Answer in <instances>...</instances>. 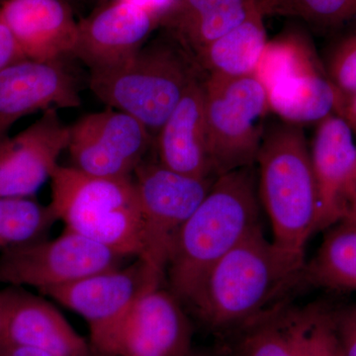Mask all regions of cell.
Segmentation results:
<instances>
[{"instance_id": "1", "label": "cell", "mask_w": 356, "mask_h": 356, "mask_svg": "<svg viewBox=\"0 0 356 356\" xmlns=\"http://www.w3.org/2000/svg\"><path fill=\"white\" fill-rule=\"evenodd\" d=\"M305 255L278 247L257 229L215 264L191 305L220 337L241 331L283 304L305 280Z\"/></svg>"}, {"instance_id": "2", "label": "cell", "mask_w": 356, "mask_h": 356, "mask_svg": "<svg viewBox=\"0 0 356 356\" xmlns=\"http://www.w3.org/2000/svg\"><path fill=\"white\" fill-rule=\"evenodd\" d=\"M257 165L220 175L178 232L165 268L166 286L188 309L212 267L261 228Z\"/></svg>"}, {"instance_id": "3", "label": "cell", "mask_w": 356, "mask_h": 356, "mask_svg": "<svg viewBox=\"0 0 356 356\" xmlns=\"http://www.w3.org/2000/svg\"><path fill=\"white\" fill-rule=\"evenodd\" d=\"M257 189L273 242L305 255L318 232V195L310 147L301 126L280 121L266 124L257 156Z\"/></svg>"}, {"instance_id": "4", "label": "cell", "mask_w": 356, "mask_h": 356, "mask_svg": "<svg viewBox=\"0 0 356 356\" xmlns=\"http://www.w3.org/2000/svg\"><path fill=\"white\" fill-rule=\"evenodd\" d=\"M205 76L193 56L170 36L145 44L116 67L91 72L89 86L110 108L131 115L156 137L185 92Z\"/></svg>"}, {"instance_id": "5", "label": "cell", "mask_w": 356, "mask_h": 356, "mask_svg": "<svg viewBox=\"0 0 356 356\" xmlns=\"http://www.w3.org/2000/svg\"><path fill=\"white\" fill-rule=\"evenodd\" d=\"M51 188L50 205L65 229L122 257H145L146 232L133 177H95L58 165Z\"/></svg>"}, {"instance_id": "6", "label": "cell", "mask_w": 356, "mask_h": 356, "mask_svg": "<svg viewBox=\"0 0 356 356\" xmlns=\"http://www.w3.org/2000/svg\"><path fill=\"white\" fill-rule=\"evenodd\" d=\"M204 110L215 175L255 165L269 108L266 88L255 74L206 76Z\"/></svg>"}, {"instance_id": "7", "label": "cell", "mask_w": 356, "mask_h": 356, "mask_svg": "<svg viewBox=\"0 0 356 356\" xmlns=\"http://www.w3.org/2000/svg\"><path fill=\"white\" fill-rule=\"evenodd\" d=\"M165 274L144 259L44 290L46 296L76 312L88 323L92 356H119L122 332L136 302Z\"/></svg>"}, {"instance_id": "8", "label": "cell", "mask_w": 356, "mask_h": 356, "mask_svg": "<svg viewBox=\"0 0 356 356\" xmlns=\"http://www.w3.org/2000/svg\"><path fill=\"white\" fill-rule=\"evenodd\" d=\"M254 74L266 88L270 111L288 123L321 122L341 103L309 42L299 35L267 42Z\"/></svg>"}, {"instance_id": "9", "label": "cell", "mask_w": 356, "mask_h": 356, "mask_svg": "<svg viewBox=\"0 0 356 356\" xmlns=\"http://www.w3.org/2000/svg\"><path fill=\"white\" fill-rule=\"evenodd\" d=\"M217 177H189L161 163L143 161L133 175L146 232L143 257L165 274L178 232L209 193Z\"/></svg>"}, {"instance_id": "10", "label": "cell", "mask_w": 356, "mask_h": 356, "mask_svg": "<svg viewBox=\"0 0 356 356\" xmlns=\"http://www.w3.org/2000/svg\"><path fill=\"white\" fill-rule=\"evenodd\" d=\"M125 257L65 229L54 240L37 241L0 255V283L31 286L40 292L121 266Z\"/></svg>"}, {"instance_id": "11", "label": "cell", "mask_w": 356, "mask_h": 356, "mask_svg": "<svg viewBox=\"0 0 356 356\" xmlns=\"http://www.w3.org/2000/svg\"><path fill=\"white\" fill-rule=\"evenodd\" d=\"M222 356H336L332 312L289 302L226 337Z\"/></svg>"}, {"instance_id": "12", "label": "cell", "mask_w": 356, "mask_h": 356, "mask_svg": "<svg viewBox=\"0 0 356 356\" xmlns=\"http://www.w3.org/2000/svg\"><path fill=\"white\" fill-rule=\"evenodd\" d=\"M153 136L144 124L114 108L86 115L70 127L72 165L95 177H130L144 161Z\"/></svg>"}, {"instance_id": "13", "label": "cell", "mask_w": 356, "mask_h": 356, "mask_svg": "<svg viewBox=\"0 0 356 356\" xmlns=\"http://www.w3.org/2000/svg\"><path fill=\"white\" fill-rule=\"evenodd\" d=\"M70 127L49 109L14 137L0 140V198L32 197L58 168Z\"/></svg>"}, {"instance_id": "14", "label": "cell", "mask_w": 356, "mask_h": 356, "mask_svg": "<svg viewBox=\"0 0 356 356\" xmlns=\"http://www.w3.org/2000/svg\"><path fill=\"white\" fill-rule=\"evenodd\" d=\"M161 16L133 0H114L79 23L72 55L91 72L116 67L146 44Z\"/></svg>"}, {"instance_id": "15", "label": "cell", "mask_w": 356, "mask_h": 356, "mask_svg": "<svg viewBox=\"0 0 356 356\" xmlns=\"http://www.w3.org/2000/svg\"><path fill=\"white\" fill-rule=\"evenodd\" d=\"M165 281L140 295L124 325L119 356H189L193 330L187 311Z\"/></svg>"}, {"instance_id": "16", "label": "cell", "mask_w": 356, "mask_h": 356, "mask_svg": "<svg viewBox=\"0 0 356 356\" xmlns=\"http://www.w3.org/2000/svg\"><path fill=\"white\" fill-rule=\"evenodd\" d=\"M81 103L76 81L62 60H18L0 70V140L27 115Z\"/></svg>"}, {"instance_id": "17", "label": "cell", "mask_w": 356, "mask_h": 356, "mask_svg": "<svg viewBox=\"0 0 356 356\" xmlns=\"http://www.w3.org/2000/svg\"><path fill=\"white\" fill-rule=\"evenodd\" d=\"M310 153L318 188V232L341 221L353 195L356 146L343 117L331 114L320 122Z\"/></svg>"}, {"instance_id": "18", "label": "cell", "mask_w": 356, "mask_h": 356, "mask_svg": "<svg viewBox=\"0 0 356 356\" xmlns=\"http://www.w3.org/2000/svg\"><path fill=\"white\" fill-rule=\"evenodd\" d=\"M0 14L26 58L60 60L72 55L79 23L65 0H3Z\"/></svg>"}, {"instance_id": "19", "label": "cell", "mask_w": 356, "mask_h": 356, "mask_svg": "<svg viewBox=\"0 0 356 356\" xmlns=\"http://www.w3.org/2000/svg\"><path fill=\"white\" fill-rule=\"evenodd\" d=\"M203 79L192 84L156 136L161 165L189 177H218L213 170L205 110Z\"/></svg>"}, {"instance_id": "20", "label": "cell", "mask_w": 356, "mask_h": 356, "mask_svg": "<svg viewBox=\"0 0 356 356\" xmlns=\"http://www.w3.org/2000/svg\"><path fill=\"white\" fill-rule=\"evenodd\" d=\"M32 346L53 356H92L90 346L50 302L17 289L0 344Z\"/></svg>"}, {"instance_id": "21", "label": "cell", "mask_w": 356, "mask_h": 356, "mask_svg": "<svg viewBox=\"0 0 356 356\" xmlns=\"http://www.w3.org/2000/svg\"><path fill=\"white\" fill-rule=\"evenodd\" d=\"M257 11L261 0H173L159 24L194 57Z\"/></svg>"}, {"instance_id": "22", "label": "cell", "mask_w": 356, "mask_h": 356, "mask_svg": "<svg viewBox=\"0 0 356 356\" xmlns=\"http://www.w3.org/2000/svg\"><path fill=\"white\" fill-rule=\"evenodd\" d=\"M264 14L257 11L194 56L205 76L242 77L255 74L267 44Z\"/></svg>"}, {"instance_id": "23", "label": "cell", "mask_w": 356, "mask_h": 356, "mask_svg": "<svg viewBox=\"0 0 356 356\" xmlns=\"http://www.w3.org/2000/svg\"><path fill=\"white\" fill-rule=\"evenodd\" d=\"M305 280L316 286L356 290V225L341 221L330 228L307 264Z\"/></svg>"}, {"instance_id": "24", "label": "cell", "mask_w": 356, "mask_h": 356, "mask_svg": "<svg viewBox=\"0 0 356 356\" xmlns=\"http://www.w3.org/2000/svg\"><path fill=\"white\" fill-rule=\"evenodd\" d=\"M58 221L50 204L31 197L0 198V250L43 240Z\"/></svg>"}, {"instance_id": "25", "label": "cell", "mask_w": 356, "mask_h": 356, "mask_svg": "<svg viewBox=\"0 0 356 356\" xmlns=\"http://www.w3.org/2000/svg\"><path fill=\"white\" fill-rule=\"evenodd\" d=\"M264 15L300 18L321 27H334L356 18V0H266Z\"/></svg>"}, {"instance_id": "26", "label": "cell", "mask_w": 356, "mask_h": 356, "mask_svg": "<svg viewBox=\"0 0 356 356\" xmlns=\"http://www.w3.org/2000/svg\"><path fill=\"white\" fill-rule=\"evenodd\" d=\"M329 79L339 92V105L356 92V31L334 51L330 62Z\"/></svg>"}, {"instance_id": "27", "label": "cell", "mask_w": 356, "mask_h": 356, "mask_svg": "<svg viewBox=\"0 0 356 356\" xmlns=\"http://www.w3.org/2000/svg\"><path fill=\"white\" fill-rule=\"evenodd\" d=\"M332 325L341 356H356V303L332 313Z\"/></svg>"}, {"instance_id": "28", "label": "cell", "mask_w": 356, "mask_h": 356, "mask_svg": "<svg viewBox=\"0 0 356 356\" xmlns=\"http://www.w3.org/2000/svg\"><path fill=\"white\" fill-rule=\"evenodd\" d=\"M26 58L21 51L13 32L0 14V70Z\"/></svg>"}, {"instance_id": "29", "label": "cell", "mask_w": 356, "mask_h": 356, "mask_svg": "<svg viewBox=\"0 0 356 356\" xmlns=\"http://www.w3.org/2000/svg\"><path fill=\"white\" fill-rule=\"evenodd\" d=\"M17 289L18 287L14 286L0 291V343L3 337L7 318H8L11 306H13L14 299L17 294Z\"/></svg>"}, {"instance_id": "30", "label": "cell", "mask_w": 356, "mask_h": 356, "mask_svg": "<svg viewBox=\"0 0 356 356\" xmlns=\"http://www.w3.org/2000/svg\"><path fill=\"white\" fill-rule=\"evenodd\" d=\"M339 107H341V117L348 124L353 132L356 133V92L346 98Z\"/></svg>"}, {"instance_id": "31", "label": "cell", "mask_w": 356, "mask_h": 356, "mask_svg": "<svg viewBox=\"0 0 356 356\" xmlns=\"http://www.w3.org/2000/svg\"><path fill=\"white\" fill-rule=\"evenodd\" d=\"M341 221L351 222V224L356 225V192L353 196H351L350 201H348L346 212H344Z\"/></svg>"}, {"instance_id": "32", "label": "cell", "mask_w": 356, "mask_h": 356, "mask_svg": "<svg viewBox=\"0 0 356 356\" xmlns=\"http://www.w3.org/2000/svg\"><path fill=\"white\" fill-rule=\"evenodd\" d=\"M189 356H210V355H206V353H198V351L193 350V351H192V353H191V355Z\"/></svg>"}, {"instance_id": "33", "label": "cell", "mask_w": 356, "mask_h": 356, "mask_svg": "<svg viewBox=\"0 0 356 356\" xmlns=\"http://www.w3.org/2000/svg\"><path fill=\"white\" fill-rule=\"evenodd\" d=\"M355 192H356V168H355V177H353V194H355Z\"/></svg>"}, {"instance_id": "34", "label": "cell", "mask_w": 356, "mask_h": 356, "mask_svg": "<svg viewBox=\"0 0 356 356\" xmlns=\"http://www.w3.org/2000/svg\"><path fill=\"white\" fill-rule=\"evenodd\" d=\"M336 356H341V355H339V348H337V355H336Z\"/></svg>"}, {"instance_id": "35", "label": "cell", "mask_w": 356, "mask_h": 356, "mask_svg": "<svg viewBox=\"0 0 356 356\" xmlns=\"http://www.w3.org/2000/svg\"><path fill=\"white\" fill-rule=\"evenodd\" d=\"M264 1H266V0H261V8H262V4H264Z\"/></svg>"}]
</instances>
